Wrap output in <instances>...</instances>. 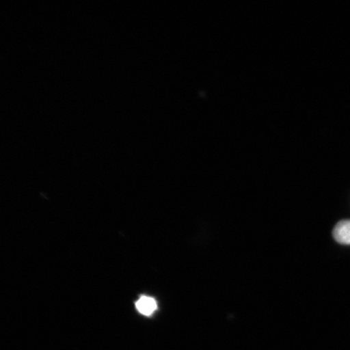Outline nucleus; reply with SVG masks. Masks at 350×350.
<instances>
[{
    "instance_id": "nucleus-1",
    "label": "nucleus",
    "mask_w": 350,
    "mask_h": 350,
    "mask_svg": "<svg viewBox=\"0 0 350 350\" xmlns=\"http://www.w3.org/2000/svg\"><path fill=\"white\" fill-rule=\"evenodd\" d=\"M334 237L340 244L350 245V220L341 221L336 224Z\"/></svg>"
},
{
    "instance_id": "nucleus-2",
    "label": "nucleus",
    "mask_w": 350,
    "mask_h": 350,
    "mask_svg": "<svg viewBox=\"0 0 350 350\" xmlns=\"http://www.w3.org/2000/svg\"><path fill=\"white\" fill-rule=\"evenodd\" d=\"M135 308L138 312L144 316L150 317L154 313L157 308V304L154 299L151 297L142 296L135 303Z\"/></svg>"
}]
</instances>
